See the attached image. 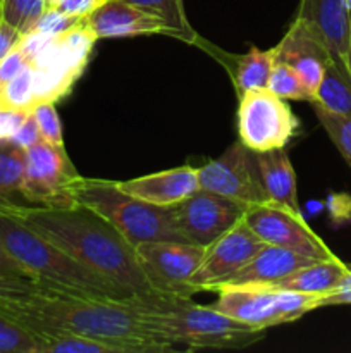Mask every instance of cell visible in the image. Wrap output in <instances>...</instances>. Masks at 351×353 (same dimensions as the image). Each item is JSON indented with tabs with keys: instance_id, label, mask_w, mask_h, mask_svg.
<instances>
[{
	"instance_id": "cell-16",
	"label": "cell",
	"mask_w": 351,
	"mask_h": 353,
	"mask_svg": "<svg viewBox=\"0 0 351 353\" xmlns=\"http://www.w3.org/2000/svg\"><path fill=\"white\" fill-rule=\"evenodd\" d=\"M275 61L291 65L313 93L319 88L330 54L323 41L303 21L295 19L284 38L274 47Z\"/></svg>"
},
{
	"instance_id": "cell-14",
	"label": "cell",
	"mask_w": 351,
	"mask_h": 353,
	"mask_svg": "<svg viewBox=\"0 0 351 353\" xmlns=\"http://www.w3.org/2000/svg\"><path fill=\"white\" fill-rule=\"evenodd\" d=\"M134 247L157 290L191 295L188 281L202 264L206 247L182 241H143Z\"/></svg>"
},
{
	"instance_id": "cell-42",
	"label": "cell",
	"mask_w": 351,
	"mask_h": 353,
	"mask_svg": "<svg viewBox=\"0 0 351 353\" xmlns=\"http://www.w3.org/2000/svg\"><path fill=\"white\" fill-rule=\"evenodd\" d=\"M61 2L62 0H45V6H47V9H55Z\"/></svg>"
},
{
	"instance_id": "cell-8",
	"label": "cell",
	"mask_w": 351,
	"mask_h": 353,
	"mask_svg": "<svg viewBox=\"0 0 351 353\" xmlns=\"http://www.w3.org/2000/svg\"><path fill=\"white\" fill-rule=\"evenodd\" d=\"M298 128L288 102L268 88L248 90L240 97L237 133L241 143L250 150L262 154L286 148Z\"/></svg>"
},
{
	"instance_id": "cell-21",
	"label": "cell",
	"mask_w": 351,
	"mask_h": 353,
	"mask_svg": "<svg viewBox=\"0 0 351 353\" xmlns=\"http://www.w3.org/2000/svg\"><path fill=\"white\" fill-rule=\"evenodd\" d=\"M348 272V264L341 262V259H326V261H313L277 283L268 286L289 292L310 293V295H329L330 292L339 286L341 279Z\"/></svg>"
},
{
	"instance_id": "cell-9",
	"label": "cell",
	"mask_w": 351,
	"mask_h": 353,
	"mask_svg": "<svg viewBox=\"0 0 351 353\" xmlns=\"http://www.w3.org/2000/svg\"><path fill=\"white\" fill-rule=\"evenodd\" d=\"M65 147H57L41 138L26 148L23 199L28 205L74 207L72 186L78 179Z\"/></svg>"
},
{
	"instance_id": "cell-24",
	"label": "cell",
	"mask_w": 351,
	"mask_h": 353,
	"mask_svg": "<svg viewBox=\"0 0 351 353\" xmlns=\"http://www.w3.org/2000/svg\"><path fill=\"white\" fill-rule=\"evenodd\" d=\"M313 102L334 114L351 116V74L346 64H337L332 59L327 62Z\"/></svg>"
},
{
	"instance_id": "cell-33",
	"label": "cell",
	"mask_w": 351,
	"mask_h": 353,
	"mask_svg": "<svg viewBox=\"0 0 351 353\" xmlns=\"http://www.w3.org/2000/svg\"><path fill=\"white\" fill-rule=\"evenodd\" d=\"M79 21V17H71L62 14L57 9H45V12L41 14V17L38 19V23L34 24L33 31H41V33H62V31L69 30L71 26H74Z\"/></svg>"
},
{
	"instance_id": "cell-39",
	"label": "cell",
	"mask_w": 351,
	"mask_h": 353,
	"mask_svg": "<svg viewBox=\"0 0 351 353\" xmlns=\"http://www.w3.org/2000/svg\"><path fill=\"white\" fill-rule=\"evenodd\" d=\"M346 303H351V264H348V272L341 279L339 286L322 299V307L346 305Z\"/></svg>"
},
{
	"instance_id": "cell-44",
	"label": "cell",
	"mask_w": 351,
	"mask_h": 353,
	"mask_svg": "<svg viewBox=\"0 0 351 353\" xmlns=\"http://www.w3.org/2000/svg\"><path fill=\"white\" fill-rule=\"evenodd\" d=\"M344 3H346L348 10H351V0H344Z\"/></svg>"
},
{
	"instance_id": "cell-11",
	"label": "cell",
	"mask_w": 351,
	"mask_h": 353,
	"mask_svg": "<svg viewBox=\"0 0 351 353\" xmlns=\"http://www.w3.org/2000/svg\"><path fill=\"white\" fill-rule=\"evenodd\" d=\"M244 223L264 243L282 247L313 261L336 257L322 238L305 223L301 212L272 202L255 203L248 207Z\"/></svg>"
},
{
	"instance_id": "cell-46",
	"label": "cell",
	"mask_w": 351,
	"mask_h": 353,
	"mask_svg": "<svg viewBox=\"0 0 351 353\" xmlns=\"http://www.w3.org/2000/svg\"><path fill=\"white\" fill-rule=\"evenodd\" d=\"M0 92H2V90H0Z\"/></svg>"
},
{
	"instance_id": "cell-13",
	"label": "cell",
	"mask_w": 351,
	"mask_h": 353,
	"mask_svg": "<svg viewBox=\"0 0 351 353\" xmlns=\"http://www.w3.org/2000/svg\"><path fill=\"white\" fill-rule=\"evenodd\" d=\"M264 241L250 230L244 219L206 247V254L188 281L189 292H215L231 276L251 261Z\"/></svg>"
},
{
	"instance_id": "cell-3",
	"label": "cell",
	"mask_w": 351,
	"mask_h": 353,
	"mask_svg": "<svg viewBox=\"0 0 351 353\" xmlns=\"http://www.w3.org/2000/svg\"><path fill=\"white\" fill-rule=\"evenodd\" d=\"M0 245L7 254L43 288L85 299L126 302L133 299L131 290L93 271L61 247L0 209Z\"/></svg>"
},
{
	"instance_id": "cell-1",
	"label": "cell",
	"mask_w": 351,
	"mask_h": 353,
	"mask_svg": "<svg viewBox=\"0 0 351 353\" xmlns=\"http://www.w3.org/2000/svg\"><path fill=\"white\" fill-rule=\"evenodd\" d=\"M129 300L112 302L43 292L23 299H0V314L34 336L67 331L119 345L126 353L172 350L174 345L151 327Z\"/></svg>"
},
{
	"instance_id": "cell-17",
	"label": "cell",
	"mask_w": 351,
	"mask_h": 353,
	"mask_svg": "<svg viewBox=\"0 0 351 353\" xmlns=\"http://www.w3.org/2000/svg\"><path fill=\"white\" fill-rule=\"evenodd\" d=\"M296 19L303 21L323 41L337 64H346L350 48V10L344 0H301Z\"/></svg>"
},
{
	"instance_id": "cell-23",
	"label": "cell",
	"mask_w": 351,
	"mask_h": 353,
	"mask_svg": "<svg viewBox=\"0 0 351 353\" xmlns=\"http://www.w3.org/2000/svg\"><path fill=\"white\" fill-rule=\"evenodd\" d=\"M233 59L234 65L227 71H229V74H233V83L237 97H241L248 90L267 88L272 68L275 64L274 48L260 50L257 47H251L244 55H236Z\"/></svg>"
},
{
	"instance_id": "cell-45",
	"label": "cell",
	"mask_w": 351,
	"mask_h": 353,
	"mask_svg": "<svg viewBox=\"0 0 351 353\" xmlns=\"http://www.w3.org/2000/svg\"><path fill=\"white\" fill-rule=\"evenodd\" d=\"M350 37H351V10H350Z\"/></svg>"
},
{
	"instance_id": "cell-34",
	"label": "cell",
	"mask_w": 351,
	"mask_h": 353,
	"mask_svg": "<svg viewBox=\"0 0 351 353\" xmlns=\"http://www.w3.org/2000/svg\"><path fill=\"white\" fill-rule=\"evenodd\" d=\"M43 293L38 283L26 279H7L0 278V299H23V296Z\"/></svg>"
},
{
	"instance_id": "cell-10",
	"label": "cell",
	"mask_w": 351,
	"mask_h": 353,
	"mask_svg": "<svg viewBox=\"0 0 351 353\" xmlns=\"http://www.w3.org/2000/svg\"><path fill=\"white\" fill-rule=\"evenodd\" d=\"M200 188L237 202L255 205L268 202L262 181L257 152L234 141L220 157L198 168Z\"/></svg>"
},
{
	"instance_id": "cell-43",
	"label": "cell",
	"mask_w": 351,
	"mask_h": 353,
	"mask_svg": "<svg viewBox=\"0 0 351 353\" xmlns=\"http://www.w3.org/2000/svg\"><path fill=\"white\" fill-rule=\"evenodd\" d=\"M346 65H348V71H350V74H351V43H350V48H348V54H346Z\"/></svg>"
},
{
	"instance_id": "cell-6",
	"label": "cell",
	"mask_w": 351,
	"mask_h": 353,
	"mask_svg": "<svg viewBox=\"0 0 351 353\" xmlns=\"http://www.w3.org/2000/svg\"><path fill=\"white\" fill-rule=\"evenodd\" d=\"M72 195L78 205H85L105 217L133 245L143 241H182L189 243L178 231L171 209L151 205L127 195L119 183L110 179L78 176Z\"/></svg>"
},
{
	"instance_id": "cell-12",
	"label": "cell",
	"mask_w": 351,
	"mask_h": 353,
	"mask_svg": "<svg viewBox=\"0 0 351 353\" xmlns=\"http://www.w3.org/2000/svg\"><path fill=\"white\" fill-rule=\"evenodd\" d=\"M248 207V203L200 188L171 207V214L178 231L189 243L209 247L244 219Z\"/></svg>"
},
{
	"instance_id": "cell-32",
	"label": "cell",
	"mask_w": 351,
	"mask_h": 353,
	"mask_svg": "<svg viewBox=\"0 0 351 353\" xmlns=\"http://www.w3.org/2000/svg\"><path fill=\"white\" fill-rule=\"evenodd\" d=\"M33 116L36 119L38 130L45 141L57 147H64V137H62V124L58 119L57 109L54 102H38L33 107Z\"/></svg>"
},
{
	"instance_id": "cell-31",
	"label": "cell",
	"mask_w": 351,
	"mask_h": 353,
	"mask_svg": "<svg viewBox=\"0 0 351 353\" xmlns=\"http://www.w3.org/2000/svg\"><path fill=\"white\" fill-rule=\"evenodd\" d=\"M0 353H40L36 336L0 314Z\"/></svg>"
},
{
	"instance_id": "cell-35",
	"label": "cell",
	"mask_w": 351,
	"mask_h": 353,
	"mask_svg": "<svg viewBox=\"0 0 351 353\" xmlns=\"http://www.w3.org/2000/svg\"><path fill=\"white\" fill-rule=\"evenodd\" d=\"M28 64V57L24 55V52L21 50L19 45L10 52L9 55L0 61V90Z\"/></svg>"
},
{
	"instance_id": "cell-36",
	"label": "cell",
	"mask_w": 351,
	"mask_h": 353,
	"mask_svg": "<svg viewBox=\"0 0 351 353\" xmlns=\"http://www.w3.org/2000/svg\"><path fill=\"white\" fill-rule=\"evenodd\" d=\"M31 112V110H30ZM26 110H14L0 107V140H10L24 119L28 117Z\"/></svg>"
},
{
	"instance_id": "cell-40",
	"label": "cell",
	"mask_w": 351,
	"mask_h": 353,
	"mask_svg": "<svg viewBox=\"0 0 351 353\" xmlns=\"http://www.w3.org/2000/svg\"><path fill=\"white\" fill-rule=\"evenodd\" d=\"M21 38H23V33L7 23L3 17H0V61L19 45Z\"/></svg>"
},
{
	"instance_id": "cell-22",
	"label": "cell",
	"mask_w": 351,
	"mask_h": 353,
	"mask_svg": "<svg viewBox=\"0 0 351 353\" xmlns=\"http://www.w3.org/2000/svg\"><path fill=\"white\" fill-rule=\"evenodd\" d=\"M26 150L12 140H0V209L28 205L23 199Z\"/></svg>"
},
{
	"instance_id": "cell-2",
	"label": "cell",
	"mask_w": 351,
	"mask_h": 353,
	"mask_svg": "<svg viewBox=\"0 0 351 353\" xmlns=\"http://www.w3.org/2000/svg\"><path fill=\"white\" fill-rule=\"evenodd\" d=\"M2 210L14 214L38 234L93 271L131 290L134 295L160 292L145 271L136 247L95 210L85 205L62 209L12 205L3 207Z\"/></svg>"
},
{
	"instance_id": "cell-7",
	"label": "cell",
	"mask_w": 351,
	"mask_h": 353,
	"mask_svg": "<svg viewBox=\"0 0 351 353\" xmlns=\"http://www.w3.org/2000/svg\"><path fill=\"white\" fill-rule=\"evenodd\" d=\"M217 310L255 330L292 323L322 307V295L289 292L268 285H226L215 290Z\"/></svg>"
},
{
	"instance_id": "cell-19",
	"label": "cell",
	"mask_w": 351,
	"mask_h": 353,
	"mask_svg": "<svg viewBox=\"0 0 351 353\" xmlns=\"http://www.w3.org/2000/svg\"><path fill=\"white\" fill-rule=\"evenodd\" d=\"M313 262V259L303 257L282 247L264 243V247L251 257L246 265L231 276L226 285H274L296 269ZM220 288V286H219Z\"/></svg>"
},
{
	"instance_id": "cell-38",
	"label": "cell",
	"mask_w": 351,
	"mask_h": 353,
	"mask_svg": "<svg viewBox=\"0 0 351 353\" xmlns=\"http://www.w3.org/2000/svg\"><path fill=\"white\" fill-rule=\"evenodd\" d=\"M105 0H62L55 9L61 10L62 14L71 17H85L88 16L92 10H95L96 7H100Z\"/></svg>"
},
{
	"instance_id": "cell-25",
	"label": "cell",
	"mask_w": 351,
	"mask_h": 353,
	"mask_svg": "<svg viewBox=\"0 0 351 353\" xmlns=\"http://www.w3.org/2000/svg\"><path fill=\"white\" fill-rule=\"evenodd\" d=\"M36 340L40 343V353H126L119 345L67 331L41 334Z\"/></svg>"
},
{
	"instance_id": "cell-37",
	"label": "cell",
	"mask_w": 351,
	"mask_h": 353,
	"mask_svg": "<svg viewBox=\"0 0 351 353\" xmlns=\"http://www.w3.org/2000/svg\"><path fill=\"white\" fill-rule=\"evenodd\" d=\"M10 140H12L14 143L19 145V147H23L24 150H26L28 147H31V145L36 143V141L41 140V133L40 130H38V124H36V119H34L33 112L28 114L24 123L21 124L19 130L14 133V137L10 138Z\"/></svg>"
},
{
	"instance_id": "cell-29",
	"label": "cell",
	"mask_w": 351,
	"mask_h": 353,
	"mask_svg": "<svg viewBox=\"0 0 351 353\" xmlns=\"http://www.w3.org/2000/svg\"><path fill=\"white\" fill-rule=\"evenodd\" d=\"M313 112L317 114V119L322 124L326 133L336 145L339 154L343 155L344 161L351 168V116H341V114H334L330 110L323 109L320 103L312 102Z\"/></svg>"
},
{
	"instance_id": "cell-5",
	"label": "cell",
	"mask_w": 351,
	"mask_h": 353,
	"mask_svg": "<svg viewBox=\"0 0 351 353\" xmlns=\"http://www.w3.org/2000/svg\"><path fill=\"white\" fill-rule=\"evenodd\" d=\"M96 37L85 26L83 17L62 33L30 31L19 41L21 50L33 69L34 99L58 102L64 99L88 65Z\"/></svg>"
},
{
	"instance_id": "cell-26",
	"label": "cell",
	"mask_w": 351,
	"mask_h": 353,
	"mask_svg": "<svg viewBox=\"0 0 351 353\" xmlns=\"http://www.w3.org/2000/svg\"><path fill=\"white\" fill-rule=\"evenodd\" d=\"M126 2L164 19V23L171 30V37L179 38L186 43H195L196 38H198V34L195 33L188 17H186L182 0H126Z\"/></svg>"
},
{
	"instance_id": "cell-41",
	"label": "cell",
	"mask_w": 351,
	"mask_h": 353,
	"mask_svg": "<svg viewBox=\"0 0 351 353\" xmlns=\"http://www.w3.org/2000/svg\"><path fill=\"white\" fill-rule=\"evenodd\" d=\"M0 278L7 279H26V281H34L12 257L6 252V248L0 245ZM36 283V281H34Z\"/></svg>"
},
{
	"instance_id": "cell-20",
	"label": "cell",
	"mask_w": 351,
	"mask_h": 353,
	"mask_svg": "<svg viewBox=\"0 0 351 353\" xmlns=\"http://www.w3.org/2000/svg\"><path fill=\"white\" fill-rule=\"evenodd\" d=\"M257 161L268 202L301 212L296 193V174L286 148L262 152L257 154Z\"/></svg>"
},
{
	"instance_id": "cell-28",
	"label": "cell",
	"mask_w": 351,
	"mask_h": 353,
	"mask_svg": "<svg viewBox=\"0 0 351 353\" xmlns=\"http://www.w3.org/2000/svg\"><path fill=\"white\" fill-rule=\"evenodd\" d=\"M36 105L33 85V69L30 64L24 65L0 92V107L14 110H33Z\"/></svg>"
},
{
	"instance_id": "cell-30",
	"label": "cell",
	"mask_w": 351,
	"mask_h": 353,
	"mask_svg": "<svg viewBox=\"0 0 351 353\" xmlns=\"http://www.w3.org/2000/svg\"><path fill=\"white\" fill-rule=\"evenodd\" d=\"M45 9V0H0V17L23 34L33 31Z\"/></svg>"
},
{
	"instance_id": "cell-4",
	"label": "cell",
	"mask_w": 351,
	"mask_h": 353,
	"mask_svg": "<svg viewBox=\"0 0 351 353\" xmlns=\"http://www.w3.org/2000/svg\"><path fill=\"white\" fill-rule=\"evenodd\" d=\"M138 314L172 345L195 348H244L258 343L264 331L233 319L215 307L195 303L186 293L134 295Z\"/></svg>"
},
{
	"instance_id": "cell-18",
	"label": "cell",
	"mask_w": 351,
	"mask_h": 353,
	"mask_svg": "<svg viewBox=\"0 0 351 353\" xmlns=\"http://www.w3.org/2000/svg\"><path fill=\"white\" fill-rule=\"evenodd\" d=\"M117 183L127 195L167 209L178 205L200 190L198 169L191 165H181Z\"/></svg>"
},
{
	"instance_id": "cell-27",
	"label": "cell",
	"mask_w": 351,
	"mask_h": 353,
	"mask_svg": "<svg viewBox=\"0 0 351 353\" xmlns=\"http://www.w3.org/2000/svg\"><path fill=\"white\" fill-rule=\"evenodd\" d=\"M267 88L274 95L281 97L284 100H305V102H313L315 93L305 85L298 72L286 62L275 61L272 68L270 78H268Z\"/></svg>"
},
{
	"instance_id": "cell-15",
	"label": "cell",
	"mask_w": 351,
	"mask_h": 353,
	"mask_svg": "<svg viewBox=\"0 0 351 353\" xmlns=\"http://www.w3.org/2000/svg\"><path fill=\"white\" fill-rule=\"evenodd\" d=\"M85 26L96 37L102 38H129L140 34H167L171 30L164 19L147 12L126 0H105L100 7L83 17Z\"/></svg>"
}]
</instances>
